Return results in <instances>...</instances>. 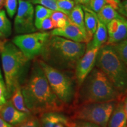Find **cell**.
I'll list each match as a JSON object with an SVG mask.
<instances>
[{
  "mask_svg": "<svg viewBox=\"0 0 127 127\" xmlns=\"http://www.w3.org/2000/svg\"><path fill=\"white\" fill-rule=\"evenodd\" d=\"M123 15L118 18H115L111 20L109 23L107 25V28L108 31V36L112 35L114 33H115L118 30L120 23V19Z\"/></svg>",
  "mask_w": 127,
  "mask_h": 127,
  "instance_id": "28",
  "label": "cell"
},
{
  "mask_svg": "<svg viewBox=\"0 0 127 127\" xmlns=\"http://www.w3.org/2000/svg\"><path fill=\"white\" fill-rule=\"evenodd\" d=\"M38 61L54 93L65 106L71 105L75 96L74 78L65 71L49 65L41 59H38Z\"/></svg>",
  "mask_w": 127,
  "mask_h": 127,
  "instance_id": "6",
  "label": "cell"
},
{
  "mask_svg": "<svg viewBox=\"0 0 127 127\" xmlns=\"http://www.w3.org/2000/svg\"><path fill=\"white\" fill-rule=\"evenodd\" d=\"M121 96L102 71L94 66L79 87L78 101L80 105L118 101Z\"/></svg>",
  "mask_w": 127,
  "mask_h": 127,
  "instance_id": "4",
  "label": "cell"
},
{
  "mask_svg": "<svg viewBox=\"0 0 127 127\" xmlns=\"http://www.w3.org/2000/svg\"><path fill=\"white\" fill-rule=\"evenodd\" d=\"M117 103V101H111L79 105L74 111L72 118L90 122L101 127H107Z\"/></svg>",
  "mask_w": 127,
  "mask_h": 127,
  "instance_id": "7",
  "label": "cell"
},
{
  "mask_svg": "<svg viewBox=\"0 0 127 127\" xmlns=\"http://www.w3.org/2000/svg\"><path fill=\"white\" fill-rule=\"evenodd\" d=\"M127 39V20L124 17L120 19V23L117 32L112 35L108 36L107 44H117Z\"/></svg>",
  "mask_w": 127,
  "mask_h": 127,
  "instance_id": "18",
  "label": "cell"
},
{
  "mask_svg": "<svg viewBox=\"0 0 127 127\" xmlns=\"http://www.w3.org/2000/svg\"><path fill=\"white\" fill-rule=\"evenodd\" d=\"M118 13L123 17L127 18V0L121 2L118 9Z\"/></svg>",
  "mask_w": 127,
  "mask_h": 127,
  "instance_id": "34",
  "label": "cell"
},
{
  "mask_svg": "<svg viewBox=\"0 0 127 127\" xmlns=\"http://www.w3.org/2000/svg\"><path fill=\"white\" fill-rule=\"evenodd\" d=\"M34 8L30 1L19 0V6L14 20V31L17 34H29L35 32Z\"/></svg>",
  "mask_w": 127,
  "mask_h": 127,
  "instance_id": "9",
  "label": "cell"
},
{
  "mask_svg": "<svg viewBox=\"0 0 127 127\" xmlns=\"http://www.w3.org/2000/svg\"><path fill=\"white\" fill-rule=\"evenodd\" d=\"M123 1H125V0H123Z\"/></svg>",
  "mask_w": 127,
  "mask_h": 127,
  "instance_id": "42",
  "label": "cell"
},
{
  "mask_svg": "<svg viewBox=\"0 0 127 127\" xmlns=\"http://www.w3.org/2000/svg\"><path fill=\"white\" fill-rule=\"evenodd\" d=\"M1 65L4 74L7 100L25 81L29 66V60L18 47L11 41L0 44Z\"/></svg>",
  "mask_w": 127,
  "mask_h": 127,
  "instance_id": "3",
  "label": "cell"
},
{
  "mask_svg": "<svg viewBox=\"0 0 127 127\" xmlns=\"http://www.w3.org/2000/svg\"><path fill=\"white\" fill-rule=\"evenodd\" d=\"M96 19H97V28L93 36V38L87 44L86 49L100 48L107 42L108 36L107 25L103 24L98 18L97 15H96Z\"/></svg>",
  "mask_w": 127,
  "mask_h": 127,
  "instance_id": "15",
  "label": "cell"
},
{
  "mask_svg": "<svg viewBox=\"0 0 127 127\" xmlns=\"http://www.w3.org/2000/svg\"><path fill=\"white\" fill-rule=\"evenodd\" d=\"M87 44L59 36L50 35L40 55L41 60L59 70L74 71L77 63L85 52Z\"/></svg>",
  "mask_w": 127,
  "mask_h": 127,
  "instance_id": "2",
  "label": "cell"
},
{
  "mask_svg": "<svg viewBox=\"0 0 127 127\" xmlns=\"http://www.w3.org/2000/svg\"><path fill=\"white\" fill-rule=\"evenodd\" d=\"M31 114L25 113L14 107L11 99L0 107V117L12 126H16L26 120Z\"/></svg>",
  "mask_w": 127,
  "mask_h": 127,
  "instance_id": "12",
  "label": "cell"
},
{
  "mask_svg": "<svg viewBox=\"0 0 127 127\" xmlns=\"http://www.w3.org/2000/svg\"><path fill=\"white\" fill-rule=\"evenodd\" d=\"M84 12V24L88 38L90 41L97 28V19L96 14L91 9L84 6H82Z\"/></svg>",
  "mask_w": 127,
  "mask_h": 127,
  "instance_id": "16",
  "label": "cell"
},
{
  "mask_svg": "<svg viewBox=\"0 0 127 127\" xmlns=\"http://www.w3.org/2000/svg\"><path fill=\"white\" fill-rule=\"evenodd\" d=\"M5 7L10 18H12L17 9V0H5Z\"/></svg>",
  "mask_w": 127,
  "mask_h": 127,
  "instance_id": "27",
  "label": "cell"
},
{
  "mask_svg": "<svg viewBox=\"0 0 127 127\" xmlns=\"http://www.w3.org/2000/svg\"><path fill=\"white\" fill-rule=\"evenodd\" d=\"M10 99L11 100L12 103L13 104L14 107L17 109L22 111V112H25V113L32 114L25 105L21 87H17L15 89V91L14 92L13 94H12Z\"/></svg>",
  "mask_w": 127,
  "mask_h": 127,
  "instance_id": "20",
  "label": "cell"
},
{
  "mask_svg": "<svg viewBox=\"0 0 127 127\" xmlns=\"http://www.w3.org/2000/svg\"><path fill=\"white\" fill-rule=\"evenodd\" d=\"M0 32L5 38L9 37L12 33V26L4 10H0Z\"/></svg>",
  "mask_w": 127,
  "mask_h": 127,
  "instance_id": "22",
  "label": "cell"
},
{
  "mask_svg": "<svg viewBox=\"0 0 127 127\" xmlns=\"http://www.w3.org/2000/svg\"><path fill=\"white\" fill-rule=\"evenodd\" d=\"M25 104L32 114L47 112H61L65 106L52 91L45 73L36 59L22 84Z\"/></svg>",
  "mask_w": 127,
  "mask_h": 127,
  "instance_id": "1",
  "label": "cell"
},
{
  "mask_svg": "<svg viewBox=\"0 0 127 127\" xmlns=\"http://www.w3.org/2000/svg\"><path fill=\"white\" fill-rule=\"evenodd\" d=\"M57 4L61 12L68 15L76 5L74 0H57Z\"/></svg>",
  "mask_w": 127,
  "mask_h": 127,
  "instance_id": "24",
  "label": "cell"
},
{
  "mask_svg": "<svg viewBox=\"0 0 127 127\" xmlns=\"http://www.w3.org/2000/svg\"><path fill=\"white\" fill-rule=\"evenodd\" d=\"M68 15H66L63 12L61 11H54L52 12L50 18L51 19L52 23L54 24V26L55 24H56L58 21L63 18H68Z\"/></svg>",
  "mask_w": 127,
  "mask_h": 127,
  "instance_id": "31",
  "label": "cell"
},
{
  "mask_svg": "<svg viewBox=\"0 0 127 127\" xmlns=\"http://www.w3.org/2000/svg\"><path fill=\"white\" fill-rule=\"evenodd\" d=\"M16 127H41V125L39 118L31 114L26 120L16 125Z\"/></svg>",
  "mask_w": 127,
  "mask_h": 127,
  "instance_id": "25",
  "label": "cell"
},
{
  "mask_svg": "<svg viewBox=\"0 0 127 127\" xmlns=\"http://www.w3.org/2000/svg\"><path fill=\"white\" fill-rule=\"evenodd\" d=\"M30 2L32 4L41 5L52 11L61 12V9L57 5V0H31Z\"/></svg>",
  "mask_w": 127,
  "mask_h": 127,
  "instance_id": "26",
  "label": "cell"
},
{
  "mask_svg": "<svg viewBox=\"0 0 127 127\" xmlns=\"http://www.w3.org/2000/svg\"><path fill=\"white\" fill-rule=\"evenodd\" d=\"M96 14L98 18L105 25H107L111 20L120 18L122 16L116 9L107 4L105 5L101 10Z\"/></svg>",
  "mask_w": 127,
  "mask_h": 127,
  "instance_id": "19",
  "label": "cell"
},
{
  "mask_svg": "<svg viewBox=\"0 0 127 127\" xmlns=\"http://www.w3.org/2000/svg\"><path fill=\"white\" fill-rule=\"evenodd\" d=\"M68 17L71 23L77 25L80 28L82 32L88 38V42H90L84 24V12L82 6L81 5L76 4Z\"/></svg>",
  "mask_w": 127,
  "mask_h": 127,
  "instance_id": "17",
  "label": "cell"
},
{
  "mask_svg": "<svg viewBox=\"0 0 127 127\" xmlns=\"http://www.w3.org/2000/svg\"><path fill=\"white\" fill-rule=\"evenodd\" d=\"M0 56H1V50H0ZM0 81L4 82V80L2 77V72H1V66H0Z\"/></svg>",
  "mask_w": 127,
  "mask_h": 127,
  "instance_id": "39",
  "label": "cell"
},
{
  "mask_svg": "<svg viewBox=\"0 0 127 127\" xmlns=\"http://www.w3.org/2000/svg\"><path fill=\"white\" fill-rule=\"evenodd\" d=\"M7 101V99L5 82L0 81V107L5 104Z\"/></svg>",
  "mask_w": 127,
  "mask_h": 127,
  "instance_id": "30",
  "label": "cell"
},
{
  "mask_svg": "<svg viewBox=\"0 0 127 127\" xmlns=\"http://www.w3.org/2000/svg\"><path fill=\"white\" fill-rule=\"evenodd\" d=\"M123 102H124V106L125 112V114H126L127 118V96L125 97L124 99Z\"/></svg>",
  "mask_w": 127,
  "mask_h": 127,
  "instance_id": "38",
  "label": "cell"
},
{
  "mask_svg": "<svg viewBox=\"0 0 127 127\" xmlns=\"http://www.w3.org/2000/svg\"><path fill=\"white\" fill-rule=\"evenodd\" d=\"M54 11L46 8L41 5H38L35 9V26L37 30H39L41 23L45 18H50Z\"/></svg>",
  "mask_w": 127,
  "mask_h": 127,
  "instance_id": "21",
  "label": "cell"
},
{
  "mask_svg": "<svg viewBox=\"0 0 127 127\" xmlns=\"http://www.w3.org/2000/svg\"><path fill=\"white\" fill-rule=\"evenodd\" d=\"M0 38H5L4 36L3 35V34L1 32H0Z\"/></svg>",
  "mask_w": 127,
  "mask_h": 127,
  "instance_id": "41",
  "label": "cell"
},
{
  "mask_svg": "<svg viewBox=\"0 0 127 127\" xmlns=\"http://www.w3.org/2000/svg\"><path fill=\"white\" fill-rule=\"evenodd\" d=\"M107 127H127V118L123 101L117 103L109 117Z\"/></svg>",
  "mask_w": 127,
  "mask_h": 127,
  "instance_id": "14",
  "label": "cell"
},
{
  "mask_svg": "<svg viewBox=\"0 0 127 127\" xmlns=\"http://www.w3.org/2000/svg\"><path fill=\"white\" fill-rule=\"evenodd\" d=\"M51 35L59 36L78 42H88V38L78 27L71 22L62 28H54L50 32Z\"/></svg>",
  "mask_w": 127,
  "mask_h": 127,
  "instance_id": "13",
  "label": "cell"
},
{
  "mask_svg": "<svg viewBox=\"0 0 127 127\" xmlns=\"http://www.w3.org/2000/svg\"><path fill=\"white\" fill-rule=\"evenodd\" d=\"M105 4L107 3L105 0H90L88 8L97 13Z\"/></svg>",
  "mask_w": 127,
  "mask_h": 127,
  "instance_id": "29",
  "label": "cell"
},
{
  "mask_svg": "<svg viewBox=\"0 0 127 127\" xmlns=\"http://www.w3.org/2000/svg\"><path fill=\"white\" fill-rule=\"evenodd\" d=\"M53 28H54V24L52 23L51 19L50 18H47L42 21V23H41L40 28L39 30L46 31V30H52Z\"/></svg>",
  "mask_w": 127,
  "mask_h": 127,
  "instance_id": "32",
  "label": "cell"
},
{
  "mask_svg": "<svg viewBox=\"0 0 127 127\" xmlns=\"http://www.w3.org/2000/svg\"><path fill=\"white\" fill-rule=\"evenodd\" d=\"M76 3L78 4L81 5V6H84L87 8H89V4H90V0H74Z\"/></svg>",
  "mask_w": 127,
  "mask_h": 127,
  "instance_id": "36",
  "label": "cell"
},
{
  "mask_svg": "<svg viewBox=\"0 0 127 127\" xmlns=\"http://www.w3.org/2000/svg\"><path fill=\"white\" fill-rule=\"evenodd\" d=\"M5 0H0V8H1L5 4Z\"/></svg>",
  "mask_w": 127,
  "mask_h": 127,
  "instance_id": "40",
  "label": "cell"
},
{
  "mask_svg": "<svg viewBox=\"0 0 127 127\" xmlns=\"http://www.w3.org/2000/svg\"><path fill=\"white\" fill-rule=\"evenodd\" d=\"M95 66L106 75L121 95L127 94V67L110 44L99 48Z\"/></svg>",
  "mask_w": 127,
  "mask_h": 127,
  "instance_id": "5",
  "label": "cell"
},
{
  "mask_svg": "<svg viewBox=\"0 0 127 127\" xmlns=\"http://www.w3.org/2000/svg\"><path fill=\"white\" fill-rule=\"evenodd\" d=\"M99 48L86 49L85 52L78 61L74 69V77L78 87L95 66L96 55Z\"/></svg>",
  "mask_w": 127,
  "mask_h": 127,
  "instance_id": "10",
  "label": "cell"
},
{
  "mask_svg": "<svg viewBox=\"0 0 127 127\" xmlns=\"http://www.w3.org/2000/svg\"><path fill=\"white\" fill-rule=\"evenodd\" d=\"M50 35L48 32H34L18 35L12 41L31 61L41 55Z\"/></svg>",
  "mask_w": 127,
  "mask_h": 127,
  "instance_id": "8",
  "label": "cell"
},
{
  "mask_svg": "<svg viewBox=\"0 0 127 127\" xmlns=\"http://www.w3.org/2000/svg\"><path fill=\"white\" fill-rule=\"evenodd\" d=\"M0 127H13V126L5 121L2 118L0 117Z\"/></svg>",
  "mask_w": 127,
  "mask_h": 127,
  "instance_id": "37",
  "label": "cell"
},
{
  "mask_svg": "<svg viewBox=\"0 0 127 127\" xmlns=\"http://www.w3.org/2000/svg\"><path fill=\"white\" fill-rule=\"evenodd\" d=\"M107 4H109L113 8L118 11L119 6L121 3L120 0H105Z\"/></svg>",
  "mask_w": 127,
  "mask_h": 127,
  "instance_id": "35",
  "label": "cell"
},
{
  "mask_svg": "<svg viewBox=\"0 0 127 127\" xmlns=\"http://www.w3.org/2000/svg\"><path fill=\"white\" fill-rule=\"evenodd\" d=\"M111 45L127 67V39Z\"/></svg>",
  "mask_w": 127,
  "mask_h": 127,
  "instance_id": "23",
  "label": "cell"
},
{
  "mask_svg": "<svg viewBox=\"0 0 127 127\" xmlns=\"http://www.w3.org/2000/svg\"><path fill=\"white\" fill-rule=\"evenodd\" d=\"M41 127H74L75 121L61 112L51 111L39 115Z\"/></svg>",
  "mask_w": 127,
  "mask_h": 127,
  "instance_id": "11",
  "label": "cell"
},
{
  "mask_svg": "<svg viewBox=\"0 0 127 127\" xmlns=\"http://www.w3.org/2000/svg\"><path fill=\"white\" fill-rule=\"evenodd\" d=\"M74 127H101L95 124L90 122L85 121L82 120H77L75 121V125Z\"/></svg>",
  "mask_w": 127,
  "mask_h": 127,
  "instance_id": "33",
  "label": "cell"
}]
</instances>
